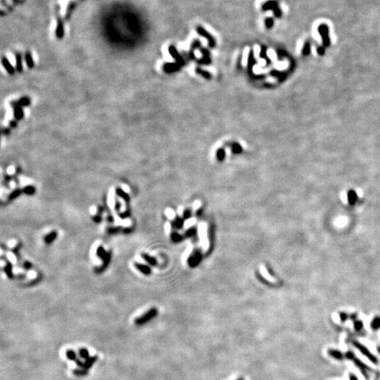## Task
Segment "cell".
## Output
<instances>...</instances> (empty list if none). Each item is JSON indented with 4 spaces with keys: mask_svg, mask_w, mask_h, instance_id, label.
I'll list each match as a JSON object with an SVG mask.
<instances>
[{
    "mask_svg": "<svg viewBox=\"0 0 380 380\" xmlns=\"http://www.w3.org/2000/svg\"><path fill=\"white\" fill-rule=\"evenodd\" d=\"M13 1H15V2H19V0H13Z\"/></svg>",
    "mask_w": 380,
    "mask_h": 380,
    "instance_id": "cell-48",
    "label": "cell"
},
{
    "mask_svg": "<svg viewBox=\"0 0 380 380\" xmlns=\"http://www.w3.org/2000/svg\"><path fill=\"white\" fill-rule=\"evenodd\" d=\"M327 354H328L331 357L334 358L335 360H339V361H341V360H343V359L345 358V354H343V353L341 352V351H340V350L334 349V348L328 349Z\"/></svg>",
    "mask_w": 380,
    "mask_h": 380,
    "instance_id": "cell-14",
    "label": "cell"
},
{
    "mask_svg": "<svg viewBox=\"0 0 380 380\" xmlns=\"http://www.w3.org/2000/svg\"><path fill=\"white\" fill-rule=\"evenodd\" d=\"M371 327L373 330H377L380 328V317H376L371 320Z\"/></svg>",
    "mask_w": 380,
    "mask_h": 380,
    "instance_id": "cell-26",
    "label": "cell"
},
{
    "mask_svg": "<svg viewBox=\"0 0 380 380\" xmlns=\"http://www.w3.org/2000/svg\"><path fill=\"white\" fill-rule=\"evenodd\" d=\"M97 360H98L97 356H94V357H90L89 358H87L86 360H85V362H84V363H83V366H82L81 369H84V370L88 371L90 368H92V367L93 366V364H94V363L97 362Z\"/></svg>",
    "mask_w": 380,
    "mask_h": 380,
    "instance_id": "cell-16",
    "label": "cell"
},
{
    "mask_svg": "<svg viewBox=\"0 0 380 380\" xmlns=\"http://www.w3.org/2000/svg\"><path fill=\"white\" fill-rule=\"evenodd\" d=\"M267 51H268L267 47L264 46V45H262V46L260 47V58H262V59H264V60L266 61V65H267V66H269V65L271 64V60H270V58H269V56H268Z\"/></svg>",
    "mask_w": 380,
    "mask_h": 380,
    "instance_id": "cell-17",
    "label": "cell"
},
{
    "mask_svg": "<svg viewBox=\"0 0 380 380\" xmlns=\"http://www.w3.org/2000/svg\"><path fill=\"white\" fill-rule=\"evenodd\" d=\"M200 52L202 53L203 57L201 59H196V63L200 65H209L211 64V58H210V53L209 51L205 48H201Z\"/></svg>",
    "mask_w": 380,
    "mask_h": 380,
    "instance_id": "cell-8",
    "label": "cell"
},
{
    "mask_svg": "<svg viewBox=\"0 0 380 380\" xmlns=\"http://www.w3.org/2000/svg\"><path fill=\"white\" fill-rule=\"evenodd\" d=\"M195 72L198 75H200V76H202L203 79H207V80H210V79H212V75L210 74L209 71L203 70V69H201L199 67L195 68Z\"/></svg>",
    "mask_w": 380,
    "mask_h": 380,
    "instance_id": "cell-20",
    "label": "cell"
},
{
    "mask_svg": "<svg viewBox=\"0 0 380 380\" xmlns=\"http://www.w3.org/2000/svg\"><path fill=\"white\" fill-rule=\"evenodd\" d=\"M15 60H16V70L18 72H21L23 70V62H22V56L19 53H16L15 55Z\"/></svg>",
    "mask_w": 380,
    "mask_h": 380,
    "instance_id": "cell-18",
    "label": "cell"
},
{
    "mask_svg": "<svg viewBox=\"0 0 380 380\" xmlns=\"http://www.w3.org/2000/svg\"><path fill=\"white\" fill-rule=\"evenodd\" d=\"M66 357H67V358H68L69 360L73 362H76L79 359V357H77V355H76V352H75L74 350H72V349H68V350L66 351Z\"/></svg>",
    "mask_w": 380,
    "mask_h": 380,
    "instance_id": "cell-25",
    "label": "cell"
},
{
    "mask_svg": "<svg viewBox=\"0 0 380 380\" xmlns=\"http://www.w3.org/2000/svg\"><path fill=\"white\" fill-rule=\"evenodd\" d=\"M56 36L57 39H63L64 36V26L63 21L60 19H58L57 20V25H56Z\"/></svg>",
    "mask_w": 380,
    "mask_h": 380,
    "instance_id": "cell-15",
    "label": "cell"
},
{
    "mask_svg": "<svg viewBox=\"0 0 380 380\" xmlns=\"http://www.w3.org/2000/svg\"><path fill=\"white\" fill-rule=\"evenodd\" d=\"M74 6H75V5L73 4V3H71V4L69 5V7H68V9H67V14H66V18H67V19H69L70 15L71 14L72 10L74 9Z\"/></svg>",
    "mask_w": 380,
    "mask_h": 380,
    "instance_id": "cell-38",
    "label": "cell"
},
{
    "mask_svg": "<svg viewBox=\"0 0 380 380\" xmlns=\"http://www.w3.org/2000/svg\"><path fill=\"white\" fill-rule=\"evenodd\" d=\"M348 201L350 205H354L357 203V193L353 190H350L348 194Z\"/></svg>",
    "mask_w": 380,
    "mask_h": 380,
    "instance_id": "cell-22",
    "label": "cell"
},
{
    "mask_svg": "<svg viewBox=\"0 0 380 380\" xmlns=\"http://www.w3.org/2000/svg\"><path fill=\"white\" fill-rule=\"evenodd\" d=\"M256 64H257V61H256V59H255V57H254V52L253 49H251V50L249 51V54H248V58H247V72H248V74L250 75L251 78H253V79H264L265 75H255L253 73L254 67L255 65H256Z\"/></svg>",
    "mask_w": 380,
    "mask_h": 380,
    "instance_id": "cell-2",
    "label": "cell"
},
{
    "mask_svg": "<svg viewBox=\"0 0 380 380\" xmlns=\"http://www.w3.org/2000/svg\"><path fill=\"white\" fill-rule=\"evenodd\" d=\"M311 42H306V43H305V45L303 46V49H302V55L304 56H309L311 54Z\"/></svg>",
    "mask_w": 380,
    "mask_h": 380,
    "instance_id": "cell-24",
    "label": "cell"
},
{
    "mask_svg": "<svg viewBox=\"0 0 380 380\" xmlns=\"http://www.w3.org/2000/svg\"><path fill=\"white\" fill-rule=\"evenodd\" d=\"M166 213H167V217L170 218V219H173V218L175 217V213H174V211H173V210H172V209H167Z\"/></svg>",
    "mask_w": 380,
    "mask_h": 380,
    "instance_id": "cell-39",
    "label": "cell"
},
{
    "mask_svg": "<svg viewBox=\"0 0 380 380\" xmlns=\"http://www.w3.org/2000/svg\"><path fill=\"white\" fill-rule=\"evenodd\" d=\"M260 269V271H261V273L263 274V276H264L265 278L269 279V280H270V281H274L273 279H272V277H271V276H269V274L267 273V271H266V269H264V267H263V266H261Z\"/></svg>",
    "mask_w": 380,
    "mask_h": 380,
    "instance_id": "cell-37",
    "label": "cell"
},
{
    "mask_svg": "<svg viewBox=\"0 0 380 380\" xmlns=\"http://www.w3.org/2000/svg\"><path fill=\"white\" fill-rule=\"evenodd\" d=\"M10 125L12 126L13 128H15V127L17 126V122H16L15 121H12L10 122Z\"/></svg>",
    "mask_w": 380,
    "mask_h": 380,
    "instance_id": "cell-45",
    "label": "cell"
},
{
    "mask_svg": "<svg viewBox=\"0 0 380 380\" xmlns=\"http://www.w3.org/2000/svg\"><path fill=\"white\" fill-rule=\"evenodd\" d=\"M13 116L16 121L22 120L24 118V110L21 107H13Z\"/></svg>",
    "mask_w": 380,
    "mask_h": 380,
    "instance_id": "cell-19",
    "label": "cell"
},
{
    "mask_svg": "<svg viewBox=\"0 0 380 380\" xmlns=\"http://www.w3.org/2000/svg\"><path fill=\"white\" fill-rule=\"evenodd\" d=\"M241 62H242V55H239V58H238V62H237V69H238V70L241 69V67H242Z\"/></svg>",
    "mask_w": 380,
    "mask_h": 380,
    "instance_id": "cell-41",
    "label": "cell"
},
{
    "mask_svg": "<svg viewBox=\"0 0 380 380\" xmlns=\"http://www.w3.org/2000/svg\"><path fill=\"white\" fill-rule=\"evenodd\" d=\"M278 2L276 0H269L267 2H265L264 4L261 6V10L263 12L266 11H274L275 8L278 7Z\"/></svg>",
    "mask_w": 380,
    "mask_h": 380,
    "instance_id": "cell-10",
    "label": "cell"
},
{
    "mask_svg": "<svg viewBox=\"0 0 380 380\" xmlns=\"http://www.w3.org/2000/svg\"><path fill=\"white\" fill-rule=\"evenodd\" d=\"M158 314V310L156 308H152L151 310H149L146 313H144V315H142L139 318H137L136 320H135V323L137 326H142L144 325L145 323L149 322L151 320H152L154 317H156V315Z\"/></svg>",
    "mask_w": 380,
    "mask_h": 380,
    "instance_id": "cell-5",
    "label": "cell"
},
{
    "mask_svg": "<svg viewBox=\"0 0 380 380\" xmlns=\"http://www.w3.org/2000/svg\"><path fill=\"white\" fill-rule=\"evenodd\" d=\"M225 158V151L223 149H219L217 151V158L219 161H223Z\"/></svg>",
    "mask_w": 380,
    "mask_h": 380,
    "instance_id": "cell-33",
    "label": "cell"
},
{
    "mask_svg": "<svg viewBox=\"0 0 380 380\" xmlns=\"http://www.w3.org/2000/svg\"><path fill=\"white\" fill-rule=\"evenodd\" d=\"M273 13H274V16L275 17V18H277V19H279V18H281L282 16H283V11L281 10V8L280 7H277V8H275V9L273 11Z\"/></svg>",
    "mask_w": 380,
    "mask_h": 380,
    "instance_id": "cell-35",
    "label": "cell"
},
{
    "mask_svg": "<svg viewBox=\"0 0 380 380\" xmlns=\"http://www.w3.org/2000/svg\"><path fill=\"white\" fill-rule=\"evenodd\" d=\"M195 30H196V32H197V33L199 34V35H201L202 37L203 38H206L207 39V41H208V44H209V48H211V49H213V48H215L216 47V45H217V42H216V39L209 33L205 28H203V27H201V26H198V27H196L195 28Z\"/></svg>",
    "mask_w": 380,
    "mask_h": 380,
    "instance_id": "cell-6",
    "label": "cell"
},
{
    "mask_svg": "<svg viewBox=\"0 0 380 380\" xmlns=\"http://www.w3.org/2000/svg\"><path fill=\"white\" fill-rule=\"evenodd\" d=\"M352 344L355 348H357V349H358L364 357H366L371 362H373V363H375V364L378 363V359H377V357L374 356L364 345H362V343L358 342L357 341H352Z\"/></svg>",
    "mask_w": 380,
    "mask_h": 380,
    "instance_id": "cell-3",
    "label": "cell"
},
{
    "mask_svg": "<svg viewBox=\"0 0 380 380\" xmlns=\"http://www.w3.org/2000/svg\"><path fill=\"white\" fill-rule=\"evenodd\" d=\"M168 52H169V54L171 55L172 57L175 60V63L179 64L181 67L186 65V61L185 59H184L183 56H181V54L178 52L177 49L173 46V45H171V46L168 47Z\"/></svg>",
    "mask_w": 380,
    "mask_h": 380,
    "instance_id": "cell-7",
    "label": "cell"
},
{
    "mask_svg": "<svg viewBox=\"0 0 380 380\" xmlns=\"http://www.w3.org/2000/svg\"><path fill=\"white\" fill-rule=\"evenodd\" d=\"M276 53H277V57H278V60L279 61H282L283 60L284 58H289V56H288V54L285 52V51L283 50V49H278L277 50H276Z\"/></svg>",
    "mask_w": 380,
    "mask_h": 380,
    "instance_id": "cell-31",
    "label": "cell"
},
{
    "mask_svg": "<svg viewBox=\"0 0 380 380\" xmlns=\"http://www.w3.org/2000/svg\"><path fill=\"white\" fill-rule=\"evenodd\" d=\"M348 377H349V380H358L357 376L355 375V374H353V373H349Z\"/></svg>",
    "mask_w": 380,
    "mask_h": 380,
    "instance_id": "cell-42",
    "label": "cell"
},
{
    "mask_svg": "<svg viewBox=\"0 0 380 380\" xmlns=\"http://www.w3.org/2000/svg\"><path fill=\"white\" fill-rule=\"evenodd\" d=\"M200 260H201V254H200L199 253H197V254H194L190 258L189 264L191 265V266H195V265H197L199 263Z\"/></svg>",
    "mask_w": 380,
    "mask_h": 380,
    "instance_id": "cell-23",
    "label": "cell"
},
{
    "mask_svg": "<svg viewBox=\"0 0 380 380\" xmlns=\"http://www.w3.org/2000/svg\"><path fill=\"white\" fill-rule=\"evenodd\" d=\"M288 74H289V71H280L277 70H272L270 71V75L278 79L279 82H283L287 79Z\"/></svg>",
    "mask_w": 380,
    "mask_h": 380,
    "instance_id": "cell-12",
    "label": "cell"
},
{
    "mask_svg": "<svg viewBox=\"0 0 380 380\" xmlns=\"http://www.w3.org/2000/svg\"><path fill=\"white\" fill-rule=\"evenodd\" d=\"M79 357H81L82 359H85V360H86L87 358L90 357L88 349H86V348H80L79 350Z\"/></svg>",
    "mask_w": 380,
    "mask_h": 380,
    "instance_id": "cell-30",
    "label": "cell"
},
{
    "mask_svg": "<svg viewBox=\"0 0 380 380\" xmlns=\"http://www.w3.org/2000/svg\"><path fill=\"white\" fill-rule=\"evenodd\" d=\"M377 352H378L380 354V347H377Z\"/></svg>",
    "mask_w": 380,
    "mask_h": 380,
    "instance_id": "cell-46",
    "label": "cell"
},
{
    "mask_svg": "<svg viewBox=\"0 0 380 380\" xmlns=\"http://www.w3.org/2000/svg\"><path fill=\"white\" fill-rule=\"evenodd\" d=\"M25 61H26V64H27V65H28V67L29 69H33V68L34 64H33L32 54H31L30 51H27V52H26V54H25Z\"/></svg>",
    "mask_w": 380,
    "mask_h": 380,
    "instance_id": "cell-21",
    "label": "cell"
},
{
    "mask_svg": "<svg viewBox=\"0 0 380 380\" xmlns=\"http://www.w3.org/2000/svg\"><path fill=\"white\" fill-rule=\"evenodd\" d=\"M201 48H202V42H201V41L198 40V39H195V40H194L193 42L191 43V46H190V50L194 51L195 49H200Z\"/></svg>",
    "mask_w": 380,
    "mask_h": 380,
    "instance_id": "cell-27",
    "label": "cell"
},
{
    "mask_svg": "<svg viewBox=\"0 0 380 380\" xmlns=\"http://www.w3.org/2000/svg\"><path fill=\"white\" fill-rule=\"evenodd\" d=\"M345 358H347L348 360L354 362V363L356 364V366L360 369V371H362V374L364 376V377H365L367 380L369 379V375L367 374L366 371L367 370H369V367H367V365H365L361 360H359L352 351L348 350V351L345 353Z\"/></svg>",
    "mask_w": 380,
    "mask_h": 380,
    "instance_id": "cell-1",
    "label": "cell"
},
{
    "mask_svg": "<svg viewBox=\"0 0 380 380\" xmlns=\"http://www.w3.org/2000/svg\"><path fill=\"white\" fill-rule=\"evenodd\" d=\"M237 380H245V379H244L243 377H239V378H238V379H237Z\"/></svg>",
    "mask_w": 380,
    "mask_h": 380,
    "instance_id": "cell-47",
    "label": "cell"
},
{
    "mask_svg": "<svg viewBox=\"0 0 380 380\" xmlns=\"http://www.w3.org/2000/svg\"><path fill=\"white\" fill-rule=\"evenodd\" d=\"M1 63H2V65H3V67L5 68V70H6V72L8 73V74L10 75H13L14 73H15V70H14L13 66L12 65V64L10 63V61L5 57V56H3L2 57V59H1Z\"/></svg>",
    "mask_w": 380,
    "mask_h": 380,
    "instance_id": "cell-13",
    "label": "cell"
},
{
    "mask_svg": "<svg viewBox=\"0 0 380 380\" xmlns=\"http://www.w3.org/2000/svg\"><path fill=\"white\" fill-rule=\"evenodd\" d=\"M265 27L267 29H271L274 27L275 21L272 18H266L265 19Z\"/></svg>",
    "mask_w": 380,
    "mask_h": 380,
    "instance_id": "cell-32",
    "label": "cell"
},
{
    "mask_svg": "<svg viewBox=\"0 0 380 380\" xmlns=\"http://www.w3.org/2000/svg\"><path fill=\"white\" fill-rule=\"evenodd\" d=\"M30 103H31V100H30V98L28 97H23L21 98V99H19V100H15V101H13L12 103H11V105H12V107H27V106H29L30 105Z\"/></svg>",
    "mask_w": 380,
    "mask_h": 380,
    "instance_id": "cell-11",
    "label": "cell"
},
{
    "mask_svg": "<svg viewBox=\"0 0 380 380\" xmlns=\"http://www.w3.org/2000/svg\"><path fill=\"white\" fill-rule=\"evenodd\" d=\"M231 149H232V151L234 154H239V153L242 152V147H241L240 144H238V143H233L232 144Z\"/></svg>",
    "mask_w": 380,
    "mask_h": 380,
    "instance_id": "cell-28",
    "label": "cell"
},
{
    "mask_svg": "<svg viewBox=\"0 0 380 380\" xmlns=\"http://www.w3.org/2000/svg\"><path fill=\"white\" fill-rule=\"evenodd\" d=\"M181 66L177 63H166L163 65V70L166 73H173L181 70Z\"/></svg>",
    "mask_w": 380,
    "mask_h": 380,
    "instance_id": "cell-9",
    "label": "cell"
},
{
    "mask_svg": "<svg viewBox=\"0 0 380 380\" xmlns=\"http://www.w3.org/2000/svg\"><path fill=\"white\" fill-rule=\"evenodd\" d=\"M317 53L319 56H324L326 54V48L323 45L322 46H319L317 48Z\"/></svg>",
    "mask_w": 380,
    "mask_h": 380,
    "instance_id": "cell-36",
    "label": "cell"
},
{
    "mask_svg": "<svg viewBox=\"0 0 380 380\" xmlns=\"http://www.w3.org/2000/svg\"><path fill=\"white\" fill-rule=\"evenodd\" d=\"M8 257H9V259H10V260H11V261H12V262H15V260H16V259H15V256H14V255L11 254H10V253H9V254H8Z\"/></svg>",
    "mask_w": 380,
    "mask_h": 380,
    "instance_id": "cell-43",
    "label": "cell"
},
{
    "mask_svg": "<svg viewBox=\"0 0 380 380\" xmlns=\"http://www.w3.org/2000/svg\"><path fill=\"white\" fill-rule=\"evenodd\" d=\"M340 319H341V320L342 322L346 321V320H348V314H347V313H345V312H341V313H340Z\"/></svg>",
    "mask_w": 380,
    "mask_h": 380,
    "instance_id": "cell-40",
    "label": "cell"
},
{
    "mask_svg": "<svg viewBox=\"0 0 380 380\" xmlns=\"http://www.w3.org/2000/svg\"><path fill=\"white\" fill-rule=\"evenodd\" d=\"M318 31L320 33V37L322 40V44L325 48H328L331 45V41L329 37V28L326 24H321L318 28Z\"/></svg>",
    "mask_w": 380,
    "mask_h": 380,
    "instance_id": "cell-4",
    "label": "cell"
},
{
    "mask_svg": "<svg viewBox=\"0 0 380 380\" xmlns=\"http://www.w3.org/2000/svg\"><path fill=\"white\" fill-rule=\"evenodd\" d=\"M29 277H31V278H34L35 276H36V274L34 273L33 271H31L30 273H29V275H28Z\"/></svg>",
    "mask_w": 380,
    "mask_h": 380,
    "instance_id": "cell-44",
    "label": "cell"
},
{
    "mask_svg": "<svg viewBox=\"0 0 380 380\" xmlns=\"http://www.w3.org/2000/svg\"><path fill=\"white\" fill-rule=\"evenodd\" d=\"M354 327H355V329L357 330V331H361V330L362 329V327H363L362 321H361V320H357V321H355V323H354Z\"/></svg>",
    "mask_w": 380,
    "mask_h": 380,
    "instance_id": "cell-34",
    "label": "cell"
},
{
    "mask_svg": "<svg viewBox=\"0 0 380 380\" xmlns=\"http://www.w3.org/2000/svg\"><path fill=\"white\" fill-rule=\"evenodd\" d=\"M72 372L75 376H78V377H85V376L88 375V371L84 370V369H76V370H73Z\"/></svg>",
    "mask_w": 380,
    "mask_h": 380,
    "instance_id": "cell-29",
    "label": "cell"
}]
</instances>
